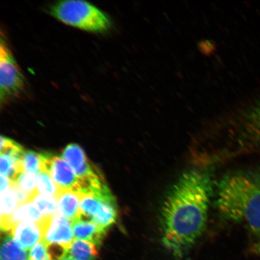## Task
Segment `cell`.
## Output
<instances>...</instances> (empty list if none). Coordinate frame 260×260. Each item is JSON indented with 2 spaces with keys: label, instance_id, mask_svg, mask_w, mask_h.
I'll return each instance as SVG.
<instances>
[{
  "label": "cell",
  "instance_id": "cell-1",
  "mask_svg": "<svg viewBox=\"0 0 260 260\" xmlns=\"http://www.w3.org/2000/svg\"><path fill=\"white\" fill-rule=\"evenodd\" d=\"M213 193L210 172L193 169L166 195L160 212L161 242L175 258H184L203 235Z\"/></svg>",
  "mask_w": 260,
  "mask_h": 260
},
{
  "label": "cell",
  "instance_id": "cell-2",
  "mask_svg": "<svg viewBox=\"0 0 260 260\" xmlns=\"http://www.w3.org/2000/svg\"><path fill=\"white\" fill-rule=\"evenodd\" d=\"M216 206L228 222L260 235V180L254 175L240 171L224 176L217 186Z\"/></svg>",
  "mask_w": 260,
  "mask_h": 260
},
{
  "label": "cell",
  "instance_id": "cell-3",
  "mask_svg": "<svg viewBox=\"0 0 260 260\" xmlns=\"http://www.w3.org/2000/svg\"><path fill=\"white\" fill-rule=\"evenodd\" d=\"M50 13L63 23L84 31L102 34L112 26L105 12L89 2L80 0L56 2L51 6Z\"/></svg>",
  "mask_w": 260,
  "mask_h": 260
},
{
  "label": "cell",
  "instance_id": "cell-4",
  "mask_svg": "<svg viewBox=\"0 0 260 260\" xmlns=\"http://www.w3.org/2000/svg\"><path fill=\"white\" fill-rule=\"evenodd\" d=\"M25 80L4 38L0 42V102L2 105L23 92Z\"/></svg>",
  "mask_w": 260,
  "mask_h": 260
},
{
  "label": "cell",
  "instance_id": "cell-5",
  "mask_svg": "<svg viewBox=\"0 0 260 260\" xmlns=\"http://www.w3.org/2000/svg\"><path fill=\"white\" fill-rule=\"evenodd\" d=\"M237 125L240 145H260V96L240 113Z\"/></svg>",
  "mask_w": 260,
  "mask_h": 260
},
{
  "label": "cell",
  "instance_id": "cell-6",
  "mask_svg": "<svg viewBox=\"0 0 260 260\" xmlns=\"http://www.w3.org/2000/svg\"><path fill=\"white\" fill-rule=\"evenodd\" d=\"M44 160V172L50 175L61 190L77 191L79 178L69 164L60 156L50 153H42Z\"/></svg>",
  "mask_w": 260,
  "mask_h": 260
},
{
  "label": "cell",
  "instance_id": "cell-7",
  "mask_svg": "<svg viewBox=\"0 0 260 260\" xmlns=\"http://www.w3.org/2000/svg\"><path fill=\"white\" fill-rule=\"evenodd\" d=\"M72 223V221L65 218L58 213H54L42 241L46 245H58L69 250L75 239Z\"/></svg>",
  "mask_w": 260,
  "mask_h": 260
},
{
  "label": "cell",
  "instance_id": "cell-8",
  "mask_svg": "<svg viewBox=\"0 0 260 260\" xmlns=\"http://www.w3.org/2000/svg\"><path fill=\"white\" fill-rule=\"evenodd\" d=\"M62 158L70 165L79 180H86L100 173L96 168L93 167L79 145H67L62 152Z\"/></svg>",
  "mask_w": 260,
  "mask_h": 260
},
{
  "label": "cell",
  "instance_id": "cell-9",
  "mask_svg": "<svg viewBox=\"0 0 260 260\" xmlns=\"http://www.w3.org/2000/svg\"><path fill=\"white\" fill-rule=\"evenodd\" d=\"M42 219L38 222L24 221L18 223L13 230L11 235L15 242L25 251H30L43 239L45 227Z\"/></svg>",
  "mask_w": 260,
  "mask_h": 260
},
{
  "label": "cell",
  "instance_id": "cell-10",
  "mask_svg": "<svg viewBox=\"0 0 260 260\" xmlns=\"http://www.w3.org/2000/svg\"><path fill=\"white\" fill-rule=\"evenodd\" d=\"M45 216L31 202L19 206L11 215L1 217V230L11 235L13 230L20 222H40Z\"/></svg>",
  "mask_w": 260,
  "mask_h": 260
},
{
  "label": "cell",
  "instance_id": "cell-11",
  "mask_svg": "<svg viewBox=\"0 0 260 260\" xmlns=\"http://www.w3.org/2000/svg\"><path fill=\"white\" fill-rule=\"evenodd\" d=\"M74 238L86 240L100 246L105 238L107 230L90 220L77 219L73 221Z\"/></svg>",
  "mask_w": 260,
  "mask_h": 260
},
{
  "label": "cell",
  "instance_id": "cell-12",
  "mask_svg": "<svg viewBox=\"0 0 260 260\" xmlns=\"http://www.w3.org/2000/svg\"><path fill=\"white\" fill-rule=\"evenodd\" d=\"M82 194L70 190H61L57 198L58 214L71 221L79 219Z\"/></svg>",
  "mask_w": 260,
  "mask_h": 260
},
{
  "label": "cell",
  "instance_id": "cell-13",
  "mask_svg": "<svg viewBox=\"0 0 260 260\" xmlns=\"http://www.w3.org/2000/svg\"><path fill=\"white\" fill-rule=\"evenodd\" d=\"M98 255L99 252L95 244L75 239L68 250L67 256L74 260H95Z\"/></svg>",
  "mask_w": 260,
  "mask_h": 260
},
{
  "label": "cell",
  "instance_id": "cell-14",
  "mask_svg": "<svg viewBox=\"0 0 260 260\" xmlns=\"http://www.w3.org/2000/svg\"><path fill=\"white\" fill-rule=\"evenodd\" d=\"M0 260H28V253L8 235L2 242Z\"/></svg>",
  "mask_w": 260,
  "mask_h": 260
},
{
  "label": "cell",
  "instance_id": "cell-15",
  "mask_svg": "<svg viewBox=\"0 0 260 260\" xmlns=\"http://www.w3.org/2000/svg\"><path fill=\"white\" fill-rule=\"evenodd\" d=\"M21 164L24 171L27 173L38 174L44 172V160L42 153L25 150L21 158Z\"/></svg>",
  "mask_w": 260,
  "mask_h": 260
},
{
  "label": "cell",
  "instance_id": "cell-16",
  "mask_svg": "<svg viewBox=\"0 0 260 260\" xmlns=\"http://www.w3.org/2000/svg\"><path fill=\"white\" fill-rule=\"evenodd\" d=\"M37 190L47 196L58 198L61 190L46 172L37 174Z\"/></svg>",
  "mask_w": 260,
  "mask_h": 260
},
{
  "label": "cell",
  "instance_id": "cell-17",
  "mask_svg": "<svg viewBox=\"0 0 260 260\" xmlns=\"http://www.w3.org/2000/svg\"><path fill=\"white\" fill-rule=\"evenodd\" d=\"M36 207L44 216H51L56 213L58 205L57 198L56 197L40 194L39 193L35 195L32 200Z\"/></svg>",
  "mask_w": 260,
  "mask_h": 260
},
{
  "label": "cell",
  "instance_id": "cell-18",
  "mask_svg": "<svg viewBox=\"0 0 260 260\" xmlns=\"http://www.w3.org/2000/svg\"><path fill=\"white\" fill-rule=\"evenodd\" d=\"M17 207H19L17 195L13 187L1 193V217L11 215Z\"/></svg>",
  "mask_w": 260,
  "mask_h": 260
},
{
  "label": "cell",
  "instance_id": "cell-19",
  "mask_svg": "<svg viewBox=\"0 0 260 260\" xmlns=\"http://www.w3.org/2000/svg\"><path fill=\"white\" fill-rule=\"evenodd\" d=\"M15 184L22 190L31 194L38 193L37 190V174L22 172Z\"/></svg>",
  "mask_w": 260,
  "mask_h": 260
},
{
  "label": "cell",
  "instance_id": "cell-20",
  "mask_svg": "<svg viewBox=\"0 0 260 260\" xmlns=\"http://www.w3.org/2000/svg\"><path fill=\"white\" fill-rule=\"evenodd\" d=\"M28 253V260H51L46 244L42 240L32 247Z\"/></svg>",
  "mask_w": 260,
  "mask_h": 260
},
{
  "label": "cell",
  "instance_id": "cell-21",
  "mask_svg": "<svg viewBox=\"0 0 260 260\" xmlns=\"http://www.w3.org/2000/svg\"><path fill=\"white\" fill-rule=\"evenodd\" d=\"M198 48L204 56H210L215 53L217 50V45L213 41L202 40L198 44Z\"/></svg>",
  "mask_w": 260,
  "mask_h": 260
},
{
  "label": "cell",
  "instance_id": "cell-22",
  "mask_svg": "<svg viewBox=\"0 0 260 260\" xmlns=\"http://www.w3.org/2000/svg\"><path fill=\"white\" fill-rule=\"evenodd\" d=\"M0 181H1V193L4 192L11 187L12 182L8 177L1 175Z\"/></svg>",
  "mask_w": 260,
  "mask_h": 260
},
{
  "label": "cell",
  "instance_id": "cell-23",
  "mask_svg": "<svg viewBox=\"0 0 260 260\" xmlns=\"http://www.w3.org/2000/svg\"><path fill=\"white\" fill-rule=\"evenodd\" d=\"M254 251L260 254V239L254 246Z\"/></svg>",
  "mask_w": 260,
  "mask_h": 260
},
{
  "label": "cell",
  "instance_id": "cell-24",
  "mask_svg": "<svg viewBox=\"0 0 260 260\" xmlns=\"http://www.w3.org/2000/svg\"><path fill=\"white\" fill-rule=\"evenodd\" d=\"M58 260H74L73 259L70 257V256H65V257Z\"/></svg>",
  "mask_w": 260,
  "mask_h": 260
}]
</instances>
